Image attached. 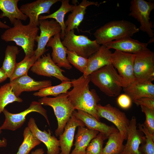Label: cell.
<instances>
[{"mask_svg": "<svg viewBox=\"0 0 154 154\" xmlns=\"http://www.w3.org/2000/svg\"><path fill=\"white\" fill-rule=\"evenodd\" d=\"M23 140L16 154H29L31 151L42 142L32 133L27 126L24 129Z\"/></svg>", "mask_w": 154, "mask_h": 154, "instance_id": "31", "label": "cell"}, {"mask_svg": "<svg viewBox=\"0 0 154 154\" xmlns=\"http://www.w3.org/2000/svg\"><path fill=\"white\" fill-rule=\"evenodd\" d=\"M148 44L133 39L131 37H126L113 40L106 44L110 49L113 48L121 52L135 54L147 48Z\"/></svg>", "mask_w": 154, "mask_h": 154, "instance_id": "24", "label": "cell"}, {"mask_svg": "<svg viewBox=\"0 0 154 154\" xmlns=\"http://www.w3.org/2000/svg\"><path fill=\"white\" fill-rule=\"evenodd\" d=\"M33 112L38 113L43 116L48 124L50 125L46 110L42 107L40 102L33 101L32 102L28 108L19 113H12L5 108L2 112L5 115V120L0 128L2 130H16L20 128L24 124L27 115Z\"/></svg>", "mask_w": 154, "mask_h": 154, "instance_id": "8", "label": "cell"}, {"mask_svg": "<svg viewBox=\"0 0 154 154\" xmlns=\"http://www.w3.org/2000/svg\"><path fill=\"white\" fill-rule=\"evenodd\" d=\"M9 83L15 94L18 97L23 92L38 91L52 84L50 80L37 81L28 75L10 81Z\"/></svg>", "mask_w": 154, "mask_h": 154, "instance_id": "16", "label": "cell"}, {"mask_svg": "<svg viewBox=\"0 0 154 154\" xmlns=\"http://www.w3.org/2000/svg\"><path fill=\"white\" fill-rule=\"evenodd\" d=\"M19 52L18 48L16 46L8 45L6 48L5 57L1 68L8 78L10 77L13 72L17 63V56Z\"/></svg>", "mask_w": 154, "mask_h": 154, "instance_id": "29", "label": "cell"}, {"mask_svg": "<svg viewBox=\"0 0 154 154\" xmlns=\"http://www.w3.org/2000/svg\"><path fill=\"white\" fill-rule=\"evenodd\" d=\"M62 42L68 50L86 58L98 51L100 46L95 40H92L85 35L75 34L74 29L65 34Z\"/></svg>", "mask_w": 154, "mask_h": 154, "instance_id": "6", "label": "cell"}, {"mask_svg": "<svg viewBox=\"0 0 154 154\" xmlns=\"http://www.w3.org/2000/svg\"><path fill=\"white\" fill-rule=\"evenodd\" d=\"M9 26L3 23L0 20V29H7L9 28Z\"/></svg>", "mask_w": 154, "mask_h": 154, "instance_id": "43", "label": "cell"}, {"mask_svg": "<svg viewBox=\"0 0 154 154\" xmlns=\"http://www.w3.org/2000/svg\"><path fill=\"white\" fill-rule=\"evenodd\" d=\"M28 127L32 133L46 146L47 154H59L60 147L59 140L54 135H52L50 129L42 131L37 126L34 119L30 118L28 123Z\"/></svg>", "mask_w": 154, "mask_h": 154, "instance_id": "17", "label": "cell"}, {"mask_svg": "<svg viewBox=\"0 0 154 154\" xmlns=\"http://www.w3.org/2000/svg\"><path fill=\"white\" fill-rule=\"evenodd\" d=\"M8 78V77L4 71L1 68H0V83L4 82Z\"/></svg>", "mask_w": 154, "mask_h": 154, "instance_id": "40", "label": "cell"}, {"mask_svg": "<svg viewBox=\"0 0 154 154\" xmlns=\"http://www.w3.org/2000/svg\"><path fill=\"white\" fill-rule=\"evenodd\" d=\"M139 31L136 25L130 21L116 20L108 22L97 29L94 35L98 44L104 45L114 40L131 37Z\"/></svg>", "mask_w": 154, "mask_h": 154, "instance_id": "4", "label": "cell"}, {"mask_svg": "<svg viewBox=\"0 0 154 154\" xmlns=\"http://www.w3.org/2000/svg\"><path fill=\"white\" fill-rule=\"evenodd\" d=\"M31 154H44V151L42 148H39L32 151Z\"/></svg>", "mask_w": 154, "mask_h": 154, "instance_id": "42", "label": "cell"}, {"mask_svg": "<svg viewBox=\"0 0 154 154\" xmlns=\"http://www.w3.org/2000/svg\"><path fill=\"white\" fill-rule=\"evenodd\" d=\"M71 81L73 88L67 94L75 110L88 113L100 121L97 108L100 99L95 90L90 89L89 75L84 77L82 75Z\"/></svg>", "mask_w": 154, "mask_h": 154, "instance_id": "1", "label": "cell"}, {"mask_svg": "<svg viewBox=\"0 0 154 154\" xmlns=\"http://www.w3.org/2000/svg\"><path fill=\"white\" fill-rule=\"evenodd\" d=\"M13 25V27L7 29L2 34L1 38L6 42H15L22 48L25 56L31 57L34 54L35 42L39 29L29 24L24 25L19 19Z\"/></svg>", "mask_w": 154, "mask_h": 154, "instance_id": "2", "label": "cell"}, {"mask_svg": "<svg viewBox=\"0 0 154 154\" xmlns=\"http://www.w3.org/2000/svg\"><path fill=\"white\" fill-rule=\"evenodd\" d=\"M59 154H61V153H60Z\"/></svg>", "mask_w": 154, "mask_h": 154, "instance_id": "44", "label": "cell"}, {"mask_svg": "<svg viewBox=\"0 0 154 154\" xmlns=\"http://www.w3.org/2000/svg\"><path fill=\"white\" fill-rule=\"evenodd\" d=\"M138 106H142L154 111V99L143 97L132 101Z\"/></svg>", "mask_w": 154, "mask_h": 154, "instance_id": "38", "label": "cell"}, {"mask_svg": "<svg viewBox=\"0 0 154 154\" xmlns=\"http://www.w3.org/2000/svg\"><path fill=\"white\" fill-rule=\"evenodd\" d=\"M67 58L70 63L83 74L86 68L88 58L78 55L74 52L67 50Z\"/></svg>", "mask_w": 154, "mask_h": 154, "instance_id": "35", "label": "cell"}, {"mask_svg": "<svg viewBox=\"0 0 154 154\" xmlns=\"http://www.w3.org/2000/svg\"><path fill=\"white\" fill-rule=\"evenodd\" d=\"M132 100L126 94L120 95L117 99V102L119 106L124 109L129 108L131 105Z\"/></svg>", "mask_w": 154, "mask_h": 154, "instance_id": "39", "label": "cell"}, {"mask_svg": "<svg viewBox=\"0 0 154 154\" xmlns=\"http://www.w3.org/2000/svg\"><path fill=\"white\" fill-rule=\"evenodd\" d=\"M138 128L145 135V141L142 150L143 154H154V135H151L143 124L138 123Z\"/></svg>", "mask_w": 154, "mask_h": 154, "instance_id": "36", "label": "cell"}, {"mask_svg": "<svg viewBox=\"0 0 154 154\" xmlns=\"http://www.w3.org/2000/svg\"><path fill=\"white\" fill-rule=\"evenodd\" d=\"M99 133L98 131L85 127H78L77 133L75 136V147L70 154H86L88 145Z\"/></svg>", "mask_w": 154, "mask_h": 154, "instance_id": "25", "label": "cell"}, {"mask_svg": "<svg viewBox=\"0 0 154 154\" xmlns=\"http://www.w3.org/2000/svg\"></svg>", "mask_w": 154, "mask_h": 154, "instance_id": "46", "label": "cell"}, {"mask_svg": "<svg viewBox=\"0 0 154 154\" xmlns=\"http://www.w3.org/2000/svg\"><path fill=\"white\" fill-rule=\"evenodd\" d=\"M97 110L99 117L104 118L113 123L122 137L126 140L130 120L125 113L110 104L104 106L98 104Z\"/></svg>", "mask_w": 154, "mask_h": 154, "instance_id": "12", "label": "cell"}, {"mask_svg": "<svg viewBox=\"0 0 154 154\" xmlns=\"http://www.w3.org/2000/svg\"><path fill=\"white\" fill-rule=\"evenodd\" d=\"M46 46L52 48L51 58L57 66L60 68L63 67L68 70L72 68V66L67 58V49L63 45L61 40L60 33L51 38Z\"/></svg>", "mask_w": 154, "mask_h": 154, "instance_id": "20", "label": "cell"}, {"mask_svg": "<svg viewBox=\"0 0 154 154\" xmlns=\"http://www.w3.org/2000/svg\"><path fill=\"white\" fill-rule=\"evenodd\" d=\"M112 53L106 45L100 46L98 50L88 58L87 67L83 75L87 77L100 68L111 64Z\"/></svg>", "mask_w": 154, "mask_h": 154, "instance_id": "19", "label": "cell"}, {"mask_svg": "<svg viewBox=\"0 0 154 154\" xmlns=\"http://www.w3.org/2000/svg\"><path fill=\"white\" fill-rule=\"evenodd\" d=\"M39 23L40 32L36 38L37 45L34 53L36 61L48 50L46 47L50 38L61 31L60 25L54 19L39 20Z\"/></svg>", "mask_w": 154, "mask_h": 154, "instance_id": "11", "label": "cell"}, {"mask_svg": "<svg viewBox=\"0 0 154 154\" xmlns=\"http://www.w3.org/2000/svg\"><path fill=\"white\" fill-rule=\"evenodd\" d=\"M108 138L104 134L99 132L88 145L86 154H102L104 141Z\"/></svg>", "mask_w": 154, "mask_h": 154, "instance_id": "34", "label": "cell"}, {"mask_svg": "<svg viewBox=\"0 0 154 154\" xmlns=\"http://www.w3.org/2000/svg\"></svg>", "mask_w": 154, "mask_h": 154, "instance_id": "45", "label": "cell"}, {"mask_svg": "<svg viewBox=\"0 0 154 154\" xmlns=\"http://www.w3.org/2000/svg\"><path fill=\"white\" fill-rule=\"evenodd\" d=\"M134 74L135 80L152 82L154 80V54L148 48L135 54Z\"/></svg>", "mask_w": 154, "mask_h": 154, "instance_id": "7", "label": "cell"}, {"mask_svg": "<svg viewBox=\"0 0 154 154\" xmlns=\"http://www.w3.org/2000/svg\"><path fill=\"white\" fill-rule=\"evenodd\" d=\"M137 129L136 119L133 116L130 120L127 129V142L121 154H143L140 146L144 143L145 137Z\"/></svg>", "mask_w": 154, "mask_h": 154, "instance_id": "15", "label": "cell"}, {"mask_svg": "<svg viewBox=\"0 0 154 154\" xmlns=\"http://www.w3.org/2000/svg\"><path fill=\"white\" fill-rule=\"evenodd\" d=\"M123 88L132 101L143 97L154 99V84L151 82H141L135 80Z\"/></svg>", "mask_w": 154, "mask_h": 154, "instance_id": "23", "label": "cell"}, {"mask_svg": "<svg viewBox=\"0 0 154 154\" xmlns=\"http://www.w3.org/2000/svg\"><path fill=\"white\" fill-rule=\"evenodd\" d=\"M2 130L0 128V134L2 133ZM7 145V139L3 137L1 139H0V147H5Z\"/></svg>", "mask_w": 154, "mask_h": 154, "instance_id": "41", "label": "cell"}, {"mask_svg": "<svg viewBox=\"0 0 154 154\" xmlns=\"http://www.w3.org/2000/svg\"><path fill=\"white\" fill-rule=\"evenodd\" d=\"M105 147L103 148L102 154H121L125 146V140L119 131L110 134Z\"/></svg>", "mask_w": 154, "mask_h": 154, "instance_id": "28", "label": "cell"}, {"mask_svg": "<svg viewBox=\"0 0 154 154\" xmlns=\"http://www.w3.org/2000/svg\"><path fill=\"white\" fill-rule=\"evenodd\" d=\"M100 5L97 2L91 1L87 0H83L78 5L76 4L72 13L69 14L65 22L66 27L65 34L70 31L75 29L78 31V27L84 19L87 7L91 5L98 6Z\"/></svg>", "mask_w": 154, "mask_h": 154, "instance_id": "22", "label": "cell"}, {"mask_svg": "<svg viewBox=\"0 0 154 154\" xmlns=\"http://www.w3.org/2000/svg\"><path fill=\"white\" fill-rule=\"evenodd\" d=\"M135 57V54L117 50L111 54V64L117 70L118 74L127 86L135 80L134 74Z\"/></svg>", "mask_w": 154, "mask_h": 154, "instance_id": "10", "label": "cell"}, {"mask_svg": "<svg viewBox=\"0 0 154 154\" xmlns=\"http://www.w3.org/2000/svg\"><path fill=\"white\" fill-rule=\"evenodd\" d=\"M85 126L82 121L72 115L65 126L63 132L59 136L61 154H70L76 128Z\"/></svg>", "mask_w": 154, "mask_h": 154, "instance_id": "18", "label": "cell"}, {"mask_svg": "<svg viewBox=\"0 0 154 154\" xmlns=\"http://www.w3.org/2000/svg\"><path fill=\"white\" fill-rule=\"evenodd\" d=\"M23 100L17 96L10 86L9 83H7L0 87V114L5 107L10 103L16 102H21Z\"/></svg>", "mask_w": 154, "mask_h": 154, "instance_id": "32", "label": "cell"}, {"mask_svg": "<svg viewBox=\"0 0 154 154\" xmlns=\"http://www.w3.org/2000/svg\"><path fill=\"white\" fill-rule=\"evenodd\" d=\"M89 76L90 81L109 96L119 95L122 89L127 86L111 64L93 72Z\"/></svg>", "mask_w": 154, "mask_h": 154, "instance_id": "3", "label": "cell"}, {"mask_svg": "<svg viewBox=\"0 0 154 154\" xmlns=\"http://www.w3.org/2000/svg\"><path fill=\"white\" fill-rule=\"evenodd\" d=\"M31 70L38 75L54 77L62 82L71 80L63 75L62 72L65 71L53 62L49 53L38 58L31 68Z\"/></svg>", "mask_w": 154, "mask_h": 154, "instance_id": "13", "label": "cell"}, {"mask_svg": "<svg viewBox=\"0 0 154 154\" xmlns=\"http://www.w3.org/2000/svg\"><path fill=\"white\" fill-rule=\"evenodd\" d=\"M36 61L35 55L31 57L25 56L21 62L17 63L13 72L9 78L11 81L17 78L27 75L29 69Z\"/></svg>", "mask_w": 154, "mask_h": 154, "instance_id": "33", "label": "cell"}, {"mask_svg": "<svg viewBox=\"0 0 154 154\" xmlns=\"http://www.w3.org/2000/svg\"><path fill=\"white\" fill-rule=\"evenodd\" d=\"M72 115L82 121L88 129L98 131L108 138L111 133L119 131L114 126L108 125L98 120L92 115L84 111L75 110Z\"/></svg>", "mask_w": 154, "mask_h": 154, "instance_id": "21", "label": "cell"}, {"mask_svg": "<svg viewBox=\"0 0 154 154\" xmlns=\"http://www.w3.org/2000/svg\"><path fill=\"white\" fill-rule=\"evenodd\" d=\"M19 0H0V18H8L13 24L17 19L26 21L27 17L19 9L17 4Z\"/></svg>", "mask_w": 154, "mask_h": 154, "instance_id": "26", "label": "cell"}, {"mask_svg": "<svg viewBox=\"0 0 154 154\" xmlns=\"http://www.w3.org/2000/svg\"><path fill=\"white\" fill-rule=\"evenodd\" d=\"M60 0H37L22 5L20 10L29 19V23L34 27L39 25L38 17L43 13L49 14L53 5Z\"/></svg>", "mask_w": 154, "mask_h": 154, "instance_id": "14", "label": "cell"}, {"mask_svg": "<svg viewBox=\"0 0 154 154\" xmlns=\"http://www.w3.org/2000/svg\"><path fill=\"white\" fill-rule=\"evenodd\" d=\"M72 87L71 81H64L59 85L50 86L42 89L33 95L36 96L41 97L51 96L55 97L63 93H67L68 90Z\"/></svg>", "mask_w": 154, "mask_h": 154, "instance_id": "30", "label": "cell"}, {"mask_svg": "<svg viewBox=\"0 0 154 154\" xmlns=\"http://www.w3.org/2000/svg\"><path fill=\"white\" fill-rule=\"evenodd\" d=\"M129 15L140 23L139 30L147 33L150 37H154L153 26L150 21L149 15L154 9V3L144 0H132Z\"/></svg>", "mask_w": 154, "mask_h": 154, "instance_id": "9", "label": "cell"}, {"mask_svg": "<svg viewBox=\"0 0 154 154\" xmlns=\"http://www.w3.org/2000/svg\"><path fill=\"white\" fill-rule=\"evenodd\" d=\"M60 1L61 5L58 10L48 15H40L39 17L38 20L52 19L55 20L61 26V31L60 33V37L63 40L65 35V31L66 28L64 21L65 16L68 13L73 10L76 4H70L69 0H60Z\"/></svg>", "mask_w": 154, "mask_h": 154, "instance_id": "27", "label": "cell"}, {"mask_svg": "<svg viewBox=\"0 0 154 154\" xmlns=\"http://www.w3.org/2000/svg\"><path fill=\"white\" fill-rule=\"evenodd\" d=\"M38 102L42 105L53 108L58 122L55 135L56 137L59 136L63 132L65 126L75 110L67 94H61L54 98L42 97Z\"/></svg>", "mask_w": 154, "mask_h": 154, "instance_id": "5", "label": "cell"}, {"mask_svg": "<svg viewBox=\"0 0 154 154\" xmlns=\"http://www.w3.org/2000/svg\"><path fill=\"white\" fill-rule=\"evenodd\" d=\"M141 111L145 116V120L143 124L149 133L154 135V111L143 106H141Z\"/></svg>", "mask_w": 154, "mask_h": 154, "instance_id": "37", "label": "cell"}]
</instances>
